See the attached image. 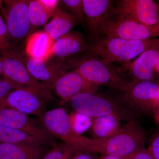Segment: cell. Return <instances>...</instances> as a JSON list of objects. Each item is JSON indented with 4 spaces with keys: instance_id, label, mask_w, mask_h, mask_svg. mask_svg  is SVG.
I'll list each match as a JSON object with an SVG mask.
<instances>
[{
    "instance_id": "cell-1",
    "label": "cell",
    "mask_w": 159,
    "mask_h": 159,
    "mask_svg": "<svg viewBox=\"0 0 159 159\" xmlns=\"http://www.w3.org/2000/svg\"><path fill=\"white\" fill-rule=\"evenodd\" d=\"M145 141L146 136L142 126L136 120H133L127 122L119 132L107 139L79 136L71 149L128 159L139 148L145 146Z\"/></svg>"
},
{
    "instance_id": "cell-2",
    "label": "cell",
    "mask_w": 159,
    "mask_h": 159,
    "mask_svg": "<svg viewBox=\"0 0 159 159\" xmlns=\"http://www.w3.org/2000/svg\"><path fill=\"white\" fill-rule=\"evenodd\" d=\"M159 46V38L145 40H132L103 36L93 44L86 52L111 64L127 62L148 49Z\"/></svg>"
},
{
    "instance_id": "cell-3",
    "label": "cell",
    "mask_w": 159,
    "mask_h": 159,
    "mask_svg": "<svg viewBox=\"0 0 159 159\" xmlns=\"http://www.w3.org/2000/svg\"><path fill=\"white\" fill-rule=\"evenodd\" d=\"M68 66L94 85L106 86L123 93L137 81L121 76L111 64L94 56L86 55L78 59L71 60Z\"/></svg>"
},
{
    "instance_id": "cell-4",
    "label": "cell",
    "mask_w": 159,
    "mask_h": 159,
    "mask_svg": "<svg viewBox=\"0 0 159 159\" xmlns=\"http://www.w3.org/2000/svg\"><path fill=\"white\" fill-rule=\"evenodd\" d=\"M75 111L84 114L92 119L116 115L122 120H135V111L122 99L93 93L77 94L68 101Z\"/></svg>"
},
{
    "instance_id": "cell-5",
    "label": "cell",
    "mask_w": 159,
    "mask_h": 159,
    "mask_svg": "<svg viewBox=\"0 0 159 159\" xmlns=\"http://www.w3.org/2000/svg\"><path fill=\"white\" fill-rule=\"evenodd\" d=\"M29 2L26 0L3 1L2 16L7 26L11 49L13 45L21 42L31 34Z\"/></svg>"
},
{
    "instance_id": "cell-6",
    "label": "cell",
    "mask_w": 159,
    "mask_h": 159,
    "mask_svg": "<svg viewBox=\"0 0 159 159\" xmlns=\"http://www.w3.org/2000/svg\"><path fill=\"white\" fill-rule=\"evenodd\" d=\"M51 90L15 89L6 97L2 107H9L27 115L40 117L46 111L47 102L53 99Z\"/></svg>"
},
{
    "instance_id": "cell-7",
    "label": "cell",
    "mask_w": 159,
    "mask_h": 159,
    "mask_svg": "<svg viewBox=\"0 0 159 159\" xmlns=\"http://www.w3.org/2000/svg\"><path fill=\"white\" fill-rule=\"evenodd\" d=\"M89 39L92 44L100 38L106 27L116 17L115 2L111 0H83Z\"/></svg>"
},
{
    "instance_id": "cell-8",
    "label": "cell",
    "mask_w": 159,
    "mask_h": 159,
    "mask_svg": "<svg viewBox=\"0 0 159 159\" xmlns=\"http://www.w3.org/2000/svg\"><path fill=\"white\" fill-rule=\"evenodd\" d=\"M117 17L148 26L159 25L158 4L153 0H120L115 2Z\"/></svg>"
},
{
    "instance_id": "cell-9",
    "label": "cell",
    "mask_w": 159,
    "mask_h": 159,
    "mask_svg": "<svg viewBox=\"0 0 159 159\" xmlns=\"http://www.w3.org/2000/svg\"><path fill=\"white\" fill-rule=\"evenodd\" d=\"M0 125L25 132L37 139L44 146L53 143V137L41 122L13 109L0 107Z\"/></svg>"
},
{
    "instance_id": "cell-10",
    "label": "cell",
    "mask_w": 159,
    "mask_h": 159,
    "mask_svg": "<svg viewBox=\"0 0 159 159\" xmlns=\"http://www.w3.org/2000/svg\"><path fill=\"white\" fill-rule=\"evenodd\" d=\"M159 92V86L153 81H135L124 92L123 99L134 110L154 113Z\"/></svg>"
},
{
    "instance_id": "cell-11",
    "label": "cell",
    "mask_w": 159,
    "mask_h": 159,
    "mask_svg": "<svg viewBox=\"0 0 159 159\" xmlns=\"http://www.w3.org/2000/svg\"><path fill=\"white\" fill-rule=\"evenodd\" d=\"M2 55L3 77L11 82L16 89H31L41 90L52 89L51 86L39 82L35 79L17 56L12 54Z\"/></svg>"
},
{
    "instance_id": "cell-12",
    "label": "cell",
    "mask_w": 159,
    "mask_h": 159,
    "mask_svg": "<svg viewBox=\"0 0 159 159\" xmlns=\"http://www.w3.org/2000/svg\"><path fill=\"white\" fill-rule=\"evenodd\" d=\"M118 37L132 40L159 38V25L148 26L116 17L105 27L101 37Z\"/></svg>"
},
{
    "instance_id": "cell-13",
    "label": "cell",
    "mask_w": 159,
    "mask_h": 159,
    "mask_svg": "<svg viewBox=\"0 0 159 159\" xmlns=\"http://www.w3.org/2000/svg\"><path fill=\"white\" fill-rule=\"evenodd\" d=\"M98 87L73 70L61 75L54 83L52 89L64 102H68L77 94L97 92Z\"/></svg>"
},
{
    "instance_id": "cell-14",
    "label": "cell",
    "mask_w": 159,
    "mask_h": 159,
    "mask_svg": "<svg viewBox=\"0 0 159 159\" xmlns=\"http://www.w3.org/2000/svg\"><path fill=\"white\" fill-rule=\"evenodd\" d=\"M93 45L79 31L72 30L54 42L52 57L64 61L89 51Z\"/></svg>"
},
{
    "instance_id": "cell-15",
    "label": "cell",
    "mask_w": 159,
    "mask_h": 159,
    "mask_svg": "<svg viewBox=\"0 0 159 159\" xmlns=\"http://www.w3.org/2000/svg\"><path fill=\"white\" fill-rule=\"evenodd\" d=\"M17 57L25 64L29 73L35 79L52 87L67 68L66 62L61 61L50 62L49 60L43 61L28 57Z\"/></svg>"
},
{
    "instance_id": "cell-16",
    "label": "cell",
    "mask_w": 159,
    "mask_h": 159,
    "mask_svg": "<svg viewBox=\"0 0 159 159\" xmlns=\"http://www.w3.org/2000/svg\"><path fill=\"white\" fill-rule=\"evenodd\" d=\"M159 62V46L147 50L140 54L130 65L134 80L153 81L154 71Z\"/></svg>"
},
{
    "instance_id": "cell-17",
    "label": "cell",
    "mask_w": 159,
    "mask_h": 159,
    "mask_svg": "<svg viewBox=\"0 0 159 159\" xmlns=\"http://www.w3.org/2000/svg\"><path fill=\"white\" fill-rule=\"evenodd\" d=\"M54 42L43 30L35 31L26 40L25 51L27 57L48 61L52 57Z\"/></svg>"
},
{
    "instance_id": "cell-18",
    "label": "cell",
    "mask_w": 159,
    "mask_h": 159,
    "mask_svg": "<svg viewBox=\"0 0 159 159\" xmlns=\"http://www.w3.org/2000/svg\"><path fill=\"white\" fill-rule=\"evenodd\" d=\"M79 24L76 17L59 5L53 19L50 22L46 24L43 30L55 41L72 31Z\"/></svg>"
},
{
    "instance_id": "cell-19",
    "label": "cell",
    "mask_w": 159,
    "mask_h": 159,
    "mask_svg": "<svg viewBox=\"0 0 159 159\" xmlns=\"http://www.w3.org/2000/svg\"><path fill=\"white\" fill-rule=\"evenodd\" d=\"M46 152L43 146L0 143V159H41Z\"/></svg>"
},
{
    "instance_id": "cell-20",
    "label": "cell",
    "mask_w": 159,
    "mask_h": 159,
    "mask_svg": "<svg viewBox=\"0 0 159 159\" xmlns=\"http://www.w3.org/2000/svg\"><path fill=\"white\" fill-rule=\"evenodd\" d=\"M122 119L116 115L103 116L93 119L90 128L92 138L104 139L119 132L122 127Z\"/></svg>"
},
{
    "instance_id": "cell-21",
    "label": "cell",
    "mask_w": 159,
    "mask_h": 159,
    "mask_svg": "<svg viewBox=\"0 0 159 159\" xmlns=\"http://www.w3.org/2000/svg\"><path fill=\"white\" fill-rule=\"evenodd\" d=\"M0 143H13L37 147L44 146L39 141L25 132L1 125Z\"/></svg>"
},
{
    "instance_id": "cell-22",
    "label": "cell",
    "mask_w": 159,
    "mask_h": 159,
    "mask_svg": "<svg viewBox=\"0 0 159 159\" xmlns=\"http://www.w3.org/2000/svg\"><path fill=\"white\" fill-rule=\"evenodd\" d=\"M29 14L31 34L35 32L38 28L45 25L51 18L39 0L29 1Z\"/></svg>"
},
{
    "instance_id": "cell-23",
    "label": "cell",
    "mask_w": 159,
    "mask_h": 159,
    "mask_svg": "<svg viewBox=\"0 0 159 159\" xmlns=\"http://www.w3.org/2000/svg\"><path fill=\"white\" fill-rule=\"evenodd\" d=\"M59 6L76 17L80 24L83 25H86L83 0H62L60 1Z\"/></svg>"
},
{
    "instance_id": "cell-24",
    "label": "cell",
    "mask_w": 159,
    "mask_h": 159,
    "mask_svg": "<svg viewBox=\"0 0 159 159\" xmlns=\"http://www.w3.org/2000/svg\"><path fill=\"white\" fill-rule=\"evenodd\" d=\"M69 115L72 129L78 135H81V134L90 129L92 118L76 111Z\"/></svg>"
},
{
    "instance_id": "cell-25",
    "label": "cell",
    "mask_w": 159,
    "mask_h": 159,
    "mask_svg": "<svg viewBox=\"0 0 159 159\" xmlns=\"http://www.w3.org/2000/svg\"><path fill=\"white\" fill-rule=\"evenodd\" d=\"M11 47L8 30L5 20L0 14V53L9 50Z\"/></svg>"
},
{
    "instance_id": "cell-26",
    "label": "cell",
    "mask_w": 159,
    "mask_h": 159,
    "mask_svg": "<svg viewBox=\"0 0 159 159\" xmlns=\"http://www.w3.org/2000/svg\"><path fill=\"white\" fill-rule=\"evenodd\" d=\"M70 149L65 145L54 147L46 151L41 159H67Z\"/></svg>"
},
{
    "instance_id": "cell-27",
    "label": "cell",
    "mask_w": 159,
    "mask_h": 159,
    "mask_svg": "<svg viewBox=\"0 0 159 159\" xmlns=\"http://www.w3.org/2000/svg\"><path fill=\"white\" fill-rule=\"evenodd\" d=\"M16 89L13 84L3 77H0V107H2L3 103L8 95L13 90Z\"/></svg>"
},
{
    "instance_id": "cell-28",
    "label": "cell",
    "mask_w": 159,
    "mask_h": 159,
    "mask_svg": "<svg viewBox=\"0 0 159 159\" xmlns=\"http://www.w3.org/2000/svg\"><path fill=\"white\" fill-rule=\"evenodd\" d=\"M97 154L90 152L71 151L70 149L67 159H99Z\"/></svg>"
},
{
    "instance_id": "cell-29",
    "label": "cell",
    "mask_w": 159,
    "mask_h": 159,
    "mask_svg": "<svg viewBox=\"0 0 159 159\" xmlns=\"http://www.w3.org/2000/svg\"><path fill=\"white\" fill-rule=\"evenodd\" d=\"M44 9L48 12L50 17H53L57 7L60 1L57 0H39Z\"/></svg>"
},
{
    "instance_id": "cell-30",
    "label": "cell",
    "mask_w": 159,
    "mask_h": 159,
    "mask_svg": "<svg viewBox=\"0 0 159 159\" xmlns=\"http://www.w3.org/2000/svg\"><path fill=\"white\" fill-rule=\"evenodd\" d=\"M147 149L153 159H159V132L151 139Z\"/></svg>"
},
{
    "instance_id": "cell-31",
    "label": "cell",
    "mask_w": 159,
    "mask_h": 159,
    "mask_svg": "<svg viewBox=\"0 0 159 159\" xmlns=\"http://www.w3.org/2000/svg\"><path fill=\"white\" fill-rule=\"evenodd\" d=\"M128 159H153L145 146L139 148L134 152Z\"/></svg>"
},
{
    "instance_id": "cell-32",
    "label": "cell",
    "mask_w": 159,
    "mask_h": 159,
    "mask_svg": "<svg viewBox=\"0 0 159 159\" xmlns=\"http://www.w3.org/2000/svg\"><path fill=\"white\" fill-rule=\"evenodd\" d=\"M99 159H123L119 157L111 155H100Z\"/></svg>"
},
{
    "instance_id": "cell-33",
    "label": "cell",
    "mask_w": 159,
    "mask_h": 159,
    "mask_svg": "<svg viewBox=\"0 0 159 159\" xmlns=\"http://www.w3.org/2000/svg\"><path fill=\"white\" fill-rule=\"evenodd\" d=\"M3 67L2 55V54L0 53V76L2 74Z\"/></svg>"
},
{
    "instance_id": "cell-34",
    "label": "cell",
    "mask_w": 159,
    "mask_h": 159,
    "mask_svg": "<svg viewBox=\"0 0 159 159\" xmlns=\"http://www.w3.org/2000/svg\"><path fill=\"white\" fill-rule=\"evenodd\" d=\"M3 9H4L3 1H0V14L2 15V16Z\"/></svg>"
},
{
    "instance_id": "cell-35",
    "label": "cell",
    "mask_w": 159,
    "mask_h": 159,
    "mask_svg": "<svg viewBox=\"0 0 159 159\" xmlns=\"http://www.w3.org/2000/svg\"><path fill=\"white\" fill-rule=\"evenodd\" d=\"M155 119L156 120L157 122L159 123V111L156 112L154 114Z\"/></svg>"
},
{
    "instance_id": "cell-36",
    "label": "cell",
    "mask_w": 159,
    "mask_h": 159,
    "mask_svg": "<svg viewBox=\"0 0 159 159\" xmlns=\"http://www.w3.org/2000/svg\"><path fill=\"white\" fill-rule=\"evenodd\" d=\"M159 111V92L157 102L156 108L155 111V112H154V114L156 112L158 111Z\"/></svg>"
},
{
    "instance_id": "cell-37",
    "label": "cell",
    "mask_w": 159,
    "mask_h": 159,
    "mask_svg": "<svg viewBox=\"0 0 159 159\" xmlns=\"http://www.w3.org/2000/svg\"><path fill=\"white\" fill-rule=\"evenodd\" d=\"M155 70H157L158 72L159 73V62L158 64L157 65L156 68Z\"/></svg>"
},
{
    "instance_id": "cell-38",
    "label": "cell",
    "mask_w": 159,
    "mask_h": 159,
    "mask_svg": "<svg viewBox=\"0 0 159 159\" xmlns=\"http://www.w3.org/2000/svg\"><path fill=\"white\" fill-rule=\"evenodd\" d=\"M158 4L159 7V3H158Z\"/></svg>"
}]
</instances>
